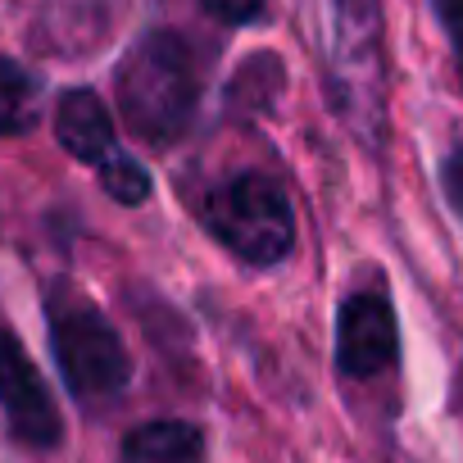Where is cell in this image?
Listing matches in <instances>:
<instances>
[{"label":"cell","mask_w":463,"mask_h":463,"mask_svg":"<svg viewBox=\"0 0 463 463\" xmlns=\"http://www.w3.org/2000/svg\"><path fill=\"white\" fill-rule=\"evenodd\" d=\"M46 314H51V350L60 359L69 391L82 400L118 395L132 377V359H128L123 336L109 327V318L69 287L51 296Z\"/></svg>","instance_id":"277c9868"},{"label":"cell","mask_w":463,"mask_h":463,"mask_svg":"<svg viewBox=\"0 0 463 463\" xmlns=\"http://www.w3.org/2000/svg\"><path fill=\"white\" fill-rule=\"evenodd\" d=\"M332 82L336 109L364 146L386 141V37L382 0H332Z\"/></svg>","instance_id":"7a4b0ae2"},{"label":"cell","mask_w":463,"mask_h":463,"mask_svg":"<svg viewBox=\"0 0 463 463\" xmlns=\"http://www.w3.org/2000/svg\"><path fill=\"white\" fill-rule=\"evenodd\" d=\"M0 409H5L14 436L37 449H51L64 431L46 377L37 373V364L28 359L24 341L10 327H0Z\"/></svg>","instance_id":"5b68a950"},{"label":"cell","mask_w":463,"mask_h":463,"mask_svg":"<svg viewBox=\"0 0 463 463\" xmlns=\"http://www.w3.org/2000/svg\"><path fill=\"white\" fill-rule=\"evenodd\" d=\"M55 141H60L78 164H91V168H96L105 155L118 150L109 105H105L91 87H73V91H64L60 105H55Z\"/></svg>","instance_id":"52a82bcc"},{"label":"cell","mask_w":463,"mask_h":463,"mask_svg":"<svg viewBox=\"0 0 463 463\" xmlns=\"http://www.w3.org/2000/svg\"><path fill=\"white\" fill-rule=\"evenodd\" d=\"M37 114H42V78L19 60L0 55V137L33 132Z\"/></svg>","instance_id":"9c48e42d"},{"label":"cell","mask_w":463,"mask_h":463,"mask_svg":"<svg viewBox=\"0 0 463 463\" xmlns=\"http://www.w3.org/2000/svg\"><path fill=\"white\" fill-rule=\"evenodd\" d=\"M96 173H100V186H105L118 204H146V200H150V173H146L132 155L114 150V155H105V159L96 164Z\"/></svg>","instance_id":"30bf717a"},{"label":"cell","mask_w":463,"mask_h":463,"mask_svg":"<svg viewBox=\"0 0 463 463\" xmlns=\"http://www.w3.org/2000/svg\"><path fill=\"white\" fill-rule=\"evenodd\" d=\"M114 100L123 123L141 141L150 146L182 141L200 109V64L191 46L168 28L146 33L114 73Z\"/></svg>","instance_id":"6da1fadb"},{"label":"cell","mask_w":463,"mask_h":463,"mask_svg":"<svg viewBox=\"0 0 463 463\" xmlns=\"http://www.w3.org/2000/svg\"><path fill=\"white\" fill-rule=\"evenodd\" d=\"M204 10H209L218 24L241 28V24H255V19L269 10V0H204Z\"/></svg>","instance_id":"7c38bea8"},{"label":"cell","mask_w":463,"mask_h":463,"mask_svg":"<svg viewBox=\"0 0 463 463\" xmlns=\"http://www.w3.org/2000/svg\"><path fill=\"white\" fill-rule=\"evenodd\" d=\"M123 463H204V436L191 422H141L123 440Z\"/></svg>","instance_id":"ba28073f"},{"label":"cell","mask_w":463,"mask_h":463,"mask_svg":"<svg viewBox=\"0 0 463 463\" xmlns=\"http://www.w3.org/2000/svg\"><path fill=\"white\" fill-rule=\"evenodd\" d=\"M400 359V323L386 291H354L336 314V368L345 377H377Z\"/></svg>","instance_id":"8992f818"},{"label":"cell","mask_w":463,"mask_h":463,"mask_svg":"<svg viewBox=\"0 0 463 463\" xmlns=\"http://www.w3.org/2000/svg\"><path fill=\"white\" fill-rule=\"evenodd\" d=\"M440 191H445L449 209L463 218V146H454V150L440 159Z\"/></svg>","instance_id":"4fadbf2b"},{"label":"cell","mask_w":463,"mask_h":463,"mask_svg":"<svg viewBox=\"0 0 463 463\" xmlns=\"http://www.w3.org/2000/svg\"><path fill=\"white\" fill-rule=\"evenodd\" d=\"M431 10L440 19V33L449 42V55H454V69H458V82H463V0H431Z\"/></svg>","instance_id":"8fae6325"},{"label":"cell","mask_w":463,"mask_h":463,"mask_svg":"<svg viewBox=\"0 0 463 463\" xmlns=\"http://www.w3.org/2000/svg\"><path fill=\"white\" fill-rule=\"evenodd\" d=\"M204 222L213 237L250 269H273L296 246V209L282 182L264 173H237L204 200Z\"/></svg>","instance_id":"3957f363"}]
</instances>
